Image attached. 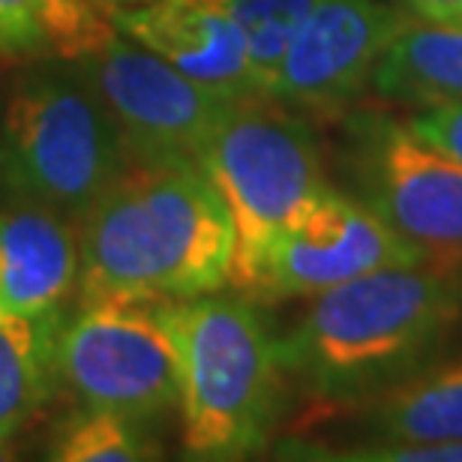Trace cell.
I'll return each instance as SVG.
<instances>
[{
  "mask_svg": "<svg viewBox=\"0 0 462 462\" xmlns=\"http://www.w3.org/2000/svg\"><path fill=\"white\" fill-rule=\"evenodd\" d=\"M60 384L79 405L153 423L180 405L169 300L79 303L58 339Z\"/></svg>",
  "mask_w": 462,
  "mask_h": 462,
  "instance_id": "cell-6",
  "label": "cell"
},
{
  "mask_svg": "<svg viewBox=\"0 0 462 462\" xmlns=\"http://www.w3.org/2000/svg\"><path fill=\"white\" fill-rule=\"evenodd\" d=\"M423 142L439 147L450 160L462 165V103H432L418 106L405 120Z\"/></svg>",
  "mask_w": 462,
  "mask_h": 462,
  "instance_id": "cell-19",
  "label": "cell"
},
{
  "mask_svg": "<svg viewBox=\"0 0 462 462\" xmlns=\"http://www.w3.org/2000/svg\"><path fill=\"white\" fill-rule=\"evenodd\" d=\"M369 90L409 108L462 103V31L409 22L378 60Z\"/></svg>",
  "mask_w": 462,
  "mask_h": 462,
  "instance_id": "cell-14",
  "label": "cell"
},
{
  "mask_svg": "<svg viewBox=\"0 0 462 462\" xmlns=\"http://www.w3.org/2000/svg\"><path fill=\"white\" fill-rule=\"evenodd\" d=\"M117 33L160 54L231 103L262 99L246 42L235 22L208 0H97Z\"/></svg>",
  "mask_w": 462,
  "mask_h": 462,
  "instance_id": "cell-11",
  "label": "cell"
},
{
  "mask_svg": "<svg viewBox=\"0 0 462 462\" xmlns=\"http://www.w3.org/2000/svg\"><path fill=\"white\" fill-rule=\"evenodd\" d=\"M180 357L183 450L240 459L267 441L280 405V346L253 303L210 291L169 300Z\"/></svg>",
  "mask_w": 462,
  "mask_h": 462,
  "instance_id": "cell-4",
  "label": "cell"
},
{
  "mask_svg": "<svg viewBox=\"0 0 462 462\" xmlns=\"http://www.w3.org/2000/svg\"><path fill=\"white\" fill-rule=\"evenodd\" d=\"M49 457L58 462H138L160 457V445L151 439L147 423L142 420L79 405L58 423Z\"/></svg>",
  "mask_w": 462,
  "mask_h": 462,
  "instance_id": "cell-17",
  "label": "cell"
},
{
  "mask_svg": "<svg viewBox=\"0 0 462 462\" xmlns=\"http://www.w3.org/2000/svg\"><path fill=\"white\" fill-rule=\"evenodd\" d=\"M235 226L231 285L253 294L264 258L298 210L328 187L316 129L271 99L235 103L201 153Z\"/></svg>",
  "mask_w": 462,
  "mask_h": 462,
  "instance_id": "cell-5",
  "label": "cell"
},
{
  "mask_svg": "<svg viewBox=\"0 0 462 462\" xmlns=\"http://www.w3.org/2000/svg\"><path fill=\"white\" fill-rule=\"evenodd\" d=\"M396 9L418 24L462 31V0H393Z\"/></svg>",
  "mask_w": 462,
  "mask_h": 462,
  "instance_id": "cell-20",
  "label": "cell"
},
{
  "mask_svg": "<svg viewBox=\"0 0 462 462\" xmlns=\"http://www.w3.org/2000/svg\"><path fill=\"white\" fill-rule=\"evenodd\" d=\"M129 171L112 115L72 58H36L0 112V201L81 223Z\"/></svg>",
  "mask_w": 462,
  "mask_h": 462,
  "instance_id": "cell-3",
  "label": "cell"
},
{
  "mask_svg": "<svg viewBox=\"0 0 462 462\" xmlns=\"http://www.w3.org/2000/svg\"><path fill=\"white\" fill-rule=\"evenodd\" d=\"M427 249L391 228L360 196L321 187L280 231L255 298H312L384 267L430 264Z\"/></svg>",
  "mask_w": 462,
  "mask_h": 462,
  "instance_id": "cell-9",
  "label": "cell"
},
{
  "mask_svg": "<svg viewBox=\"0 0 462 462\" xmlns=\"http://www.w3.org/2000/svg\"><path fill=\"white\" fill-rule=\"evenodd\" d=\"M235 226L201 165L135 169L81 219L79 303L189 300L231 280Z\"/></svg>",
  "mask_w": 462,
  "mask_h": 462,
  "instance_id": "cell-2",
  "label": "cell"
},
{
  "mask_svg": "<svg viewBox=\"0 0 462 462\" xmlns=\"http://www.w3.org/2000/svg\"><path fill=\"white\" fill-rule=\"evenodd\" d=\"M79 273L81 223L33 201H0V312H67Z\"/></svg>",
  "mask_w": 462,
  "mask_h": 462,
  "instance_id": "cell-12",
  "label": "cell"
},
{
  "mask_svg": "<svg viewBox=\"0 0 462 462\" xmlns=\"http://www.w3.org/2000/svg\"><path fill=\"white\" fill-rule=\"evenodd\" d=\"M63 321L67 312H0V439H13L31 423L60 382L58 339Z\"/></svg>",
  "mask_w": 462,
  "mask_h": 462,
  "instance_id": "cell-15",
  "label": "cell"
},
{
  "mask_svg": "<svg viewBox=\"0 0 462 462\" xmlns=\"http://www.w3.org/2000/svg\"><path fill=\"white\" fill-rule=\"evenodd\" d=\"M462 321L454 264H405L357 276L312 303L280 346L282 375L321 405L378 400L439 360Z\"/></svg>",
  "mask_w": 462,
  "mask_h": 462,
  "instance_id": "cell-1",
  "label": "cell"
},
{
  "mask_svg": "<svg viewBox=\"0 0 462 462\" xmlns=\"http://www.w3.org/2000/svg\"><path fill=\"white\" fill-rule=\"evenodd\" d=\"M357 430L366 445L462 441V357L436 360L366 402Z\"/></svg>",
  "mask_w": 462,
  "mask_h": 462,
  "instance_id": "cell-13",
  "label": "cell"
},
{
  "mask_svg": "<svg viewBox=\"0 0 462 462\" xmlns=\"http://www.w3.org/2000/svg\"><path fill=\"white\" fill-rule=\"evenodd\" d=\"M72 60L112 115L135 169L201 165L210 135L235 108L223 94L117 31Z\"/></svg>",
  "mask_w": 462,
  "mask_h": 462,
  "instance_id": "cell-7",
  "label": "cell"
},
{
  "mask_svg": "<svg viewBox=\"0 0 462 462\" xmlns=\"http://www.w3.org/2000/svg\"><path fill=\"white\" fill-rule=\"evenodd\" d=\"M0 54H4V49H0Z\"/></svg>",
  "mask_w": 462,
  "mask_h": 462,
  "instance_id": "cell-22",
  "label": "cell"
},
{
  "mask_svg": "<svg viewBox=\"0 0 462 462\" xmlns=\"http://www.w3.org/2000/svg\"><path fill=\"white\" fill-rule=\"evenodd\" d=\"M13 439H0V459H13Z\"/></svg>",
  "mask_w": 462,
  "mask_h": 462,
  "instance_id": "cell-21",
  "label": "cell"
},
{
  "mask_svg": "<svg viewBox=\"0 0 462 462\" xmlns=\"http://www.w3.org/2000/svg\"><path fill=\"white\" fill-rule=\"evenodd\" d=\"M346 138L357 196L436 262L462 258V165L387 112L355 115Z\"/></svg>",
  "mask_w": 462,
  "mask_h": 462,
  "instance_id": "cell-8",
  "label": "cell"
},
{
  "mask_svg": "<svg viewBox=\"0 0 462 462\" xmlns=\"http://www.w3.org/2000/svg\"><path fill=\"white\" fill-rule=\"evenodd\" d=\"M235 22L246 42L249 69L258 97L271 99L273 79L289 45L316 0H208Z\"/></svg>",
  "mask_w": 462,
  "mask_h": 462,
  "instance_id": "cell-18",
  "label": "cell"
},
{
  "mask_svg": "<svg viewBox=\"0 0 462 462\" xmlns=\"http://www.w3.org/2000/svg\"><path fill=\"white\" fill-rule=\"evenodd\" d=\"M405 24L387 0H316L280 63L271 103L300 115L343 112L369 88Z\"/></svg>",
  "mask_w": 462,
  "mask_h": 462,
  "instance_id": "cell-10",
  "label": "cell"
},
{
  "mask_svg": "<svg viewBox=\"0 0 462 462\" xmlns=\"http://www.w3.org/2000/svg\"><path fill=\"white\" fill-rule=\"evenodd\" d=\"M97 0H0V49L24 58H79L112 33Z\"/></svg>",
  "mask_w": 462,
  "mask_h": 462,
  "instance_id": "cell-16",
  "label": "cell"
}]
</instances>
